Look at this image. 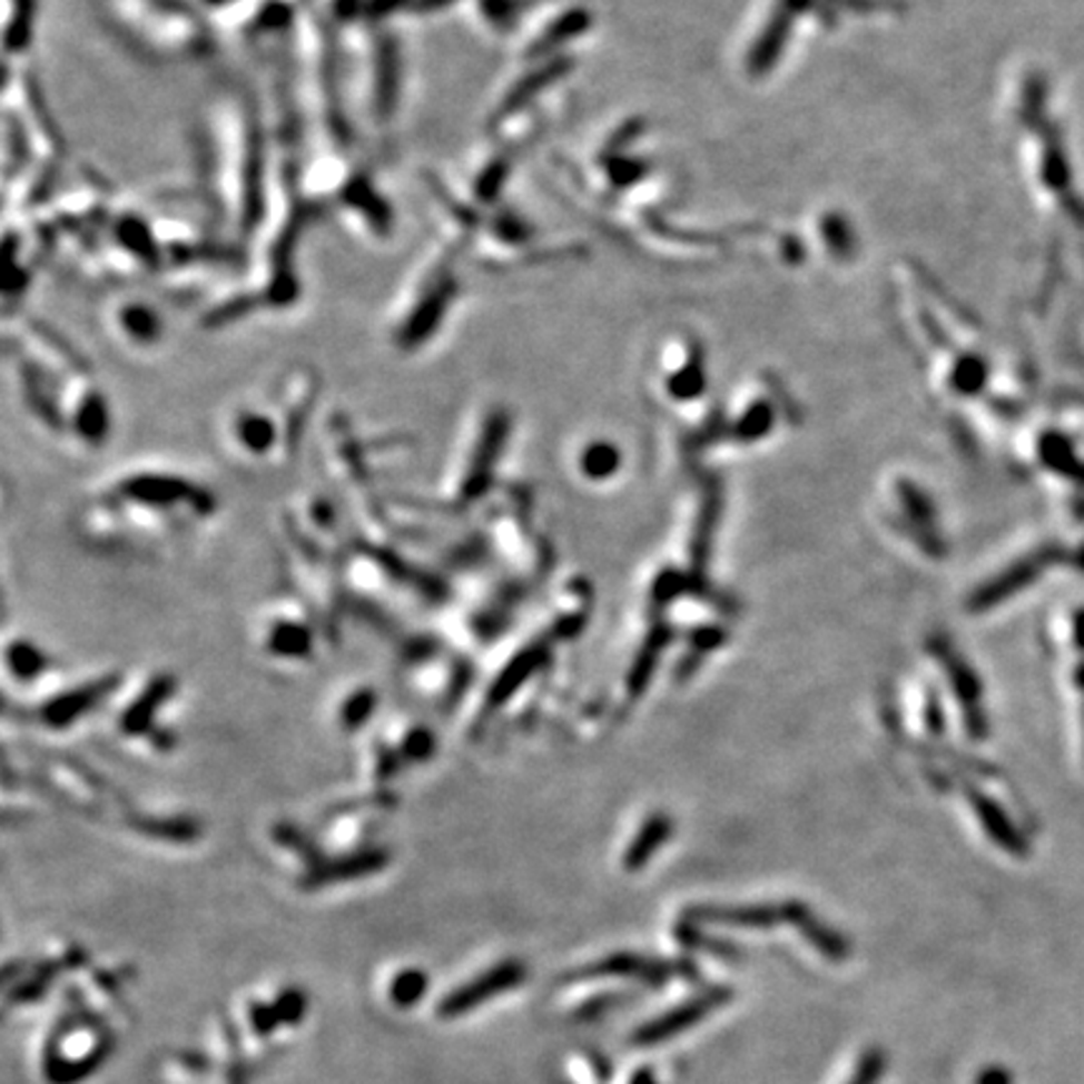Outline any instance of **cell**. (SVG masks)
Segmentation results:
<instances>
[{
  "instance_id": "cell-1",
  "label": "cell",
  "mask_w": 1084,
  "mask_h": 1084,
  "mask_svg": "<svg viewBox=\"0 0 1084 1084\" xmlns=\"http://www.w3.org/2000/svg\"><path fill=\"white\" fill-rule=\"evenodd\" d=\"M266 106L252 86H226L196 136V199L216 229L246 252L269 199L274 151Z\"/></svg>"
},
{
  "instance_id": "cell-2",
  "label": "cell",
  "mask_w": 1084,
  "mask_h": 1084,
  "mask_svg": "<svg viewBox=\"0 0 1084 1084\" xmlns=\"http://www.w3.org/2000/svg\"><path fill=\"white\" fill-rule=\"evenodd\" d=\"M302 164L299 154L274 149L266 211L246 249L249 269L242 279L264 312L292 309L302 299V244L312 226L324 219L302 191Z\"/></svg>"
},
{
  "instance_id": "cell-3",
  "label": "cell",
  "mask_w": 1084,
  "mask_h": 1084,
  "mask_svg": "<svg viewBox=\"0 0 1084 1084\" xmlns=\"http://www.w3.org/2000/svg\"><path fill=\"white\" fill-rule=\"evenodd\" d=\"M289 76L304 126L317 134L327 151L352 154L357 124L344 88L339 33L317 8L304 11L287 41Z\"/></svg>"
},
{
  "instance_id": "cell-4",
  "label": "cell",
  "mask_w": 1084,
  "mask_h": 1084,
  "mask_svg": "<svg viewBox=\"0 0 1084 1084\" xmlns=\"http://www.w3.org/2000/svg\"><path fill=\"white\" fill-rule=\"evenodd\" d=\"M104 26L146 63H201L216 53V36L191 0H106Z\"/></svg>"
},
{
  "instance_id": "cell-5",
  "label": "cell",
  "mask_w": 1084,
  "mask_h": 1084,
  "mask_svg": "<svg viewBox=\"0 0 1084 1084\" xmlns=\"http://www.w3.org/2000/svg\"><path fill=\"white\" fill-rule=\"evenodd\" d=\"M465 252V246L440 236L410 269L387 317V339L400 354L425 349L445 327L462 297L460 264Z\"/></svg>"
},
{
  "instance_id": "cell-6",
  "label": "cell",
  "mask_w": 1084,
  "mask_h": 1084,
  "mask_svg": "<svg viewBox=\"0 0 1084 1084\" xmlns=\"http://www.w3.org/2000/svg\"><path fill=\"white\" fill-rule=\"evenodd\" d=\"M302 191L322 216H342L349 229L367 242L387 244L397 224L390 196L367 169L347 151H319L302 164Z\"/></svg>"
},
{
  "instance_id": "cell-7",
  "label": "cell",
  "mask_w": 1084,
  "mask_h": 1084,
  "mask_svg": "<svg viewBox=\"0 0 1084 1084\" xmlns=\"http://www.w3.org/2000/svg\"><path fill=\"white\" fill-rule=\"evenodd\" d=\"M344 88L357 104L364 124L374 131H387L397 121L407 58L400 33L390 26H362L339 33Z\"/></svg>"
},
{
  "instance_id": "cell-8",
  "label": "cell",
  "mask_w": 1084,
  "mask_h": 1084,
  "mask_svg": "<svg viewBox=\"0 0 1084 1084\" xmlns=\"http://www.w3.org/2000/svg\"><path fill=\"white\" fill-rule=\"evenodd\" d=\"M3 111L18 118L28 141L33 146L36 161L63 166L66 139L61 126L48 104L46 91L31 66L21 61H6L3 73Z\"/></svg>"
},
{
  "instance_id": "cell-9",
  "label": "cell",
  "mask_w": 1084,
  "mask_h": 1084,
  "mask_svg": "<svg viewBox=\"0 0 1084 1084\" xmlns=\"http://www.w3.org/2000/svg\"><path fill=\"white\" fill-rule=\"evenodd\" d=\"M3 339L16 344V347L23 349L28 357L41 362L43 367H48L63 380L73 377V374L91 372V364H88L86 354L78 349L61 329H56L53 324H48L46 319L33 317V314H26L21 309L13 314H6Z\"/></svg>"
},
{
  "instance_id": "cell-10",
  "label": "cell",
  "mask_w": 1084,
  "mask_h": 1084,
  "mask_svg": "<svg viewBox=\"0 0 1084 1084\" xmlns=\"http://www.w3.org/2000/svg\"><path fill=\"white\" fill-rule=\"evenodd\" d=\"M322 392V377L312 364H294L284 372L274 394V417H277L282 435V457L292 460L309 427L312 412L317 407Z\"/></svg>"
},
{
  "instance_id": "cell-11",
  "label": "cell",
  "mask_w": 1084,
  "mask_h": 1084,
  "mask_svg": "<svg viewBox=\"0 0 1084 1084\" xmlns=\"http://www.w3.org/2000/svg\"><path fill=\"white\" fill-rule=\"evenodd\" d=\"M63 432H71L86 447H104L111 432V407L106 392L98 387L93 372L73 374L61 390Z\"/></svg>"
},
{
  "instance_id": "cell-12",
  "label": "cell",
  "mask_w": 1084,
  "mask_h": 1084,
  "mask_svg": "<svg viewBox=\"0 0 1084 1084\" xmlns=\"http://www.w3.org/2000/svg\"><path fill=\"white\" fill-rule=\"evenodd\" d=\"M570 68H573V58L570 56H555V58H548V61H532L525 71L518 73L505 88H502L500 96L495 98V104L490 106V111L485 116V134L492 131V128H497L502 121H507V118L532 108V104H535L542 93L550 91L560 78H565Z\"/></svg>"
},
{
  "instance_id": "cell-13",
  "label": "cell",
  "mask_w": 1084,
  "mask_h": 1084,
  "mask_svg": "<svg viewBox=\"0 0 1084 1084\" xmlns=\"http://www.w3.org/2000/svg\"><path fill=\"white\" fill-rule=\"evenodd\" d=\"M106 239L128 256H134L149 272L151 279L164 272L154 216L144 209V201L116 199L111 219L106 224Z\"/></svg>"
},
{
  "instance_id": "cell-14",
  "label": "cell",
  "mask_w": 1084,
  "mask_h": 1084,
  "mask_svg": "<svg viewBox=\"0 0 1084 1084\" xmlns=\"http://www.w3.org/2000/svg\"><path fill=\"white\" fill-rule=\"evenodd\" d=\"M106 324L116 342L134 352L156 349L166 334L161 309L136 294H121L108 304Z\"/></svg>"
},
{
  "instance_id": "cell-15",
  "label": "cell",
  "mask_w": 1084,
  "mask_h": 1084,
  "mask_svg": "<svg viewBox=\"0 0 1084 1084\" xmlns=\"http://www.w3.org/2000/svg\"><path fill=\"white\" fill-rule=\"evenodd\" d=\"M226 437L246 460H262L269 455L282 457L279 425L269 407H259V404L234 407L226 417Z\"/></svg>"
},
{
  "instance_id": "cell-16",
  "label": "cell",
  "mask_w": 1084,
  "mask_h": 1084,
  "mask_svg": "<svg viewBox=\"0 0 1084 1084\" xmlns=\"http://www.w3.org/2000/svg\"><path fill=\"white\" fill-rule=\"evenodd\" d=\"M518 151L507 149V146L490 141V146L482 151L475 161H472L467 171V181L462 189L467 191V196L482 209H492V206L502 204V194H505V186L515 169Z\"/></svg>"
},
{
  "instance_id": "cell-17",
  "label": "cell",
  "mask_w": 1084,
  "mask_h": 1084,
  "mask_svg": "<svg viewBox=\"0 0 1084 1084\" xmlns=\"http://www.w3.org/2000/svg\"><path fill=\"white\" fill-rule=\"evenodd\" d=\"M731 997H733V992L728 987L706 989L703 994H698V997H693L691 1002H686V1004H681V1007H676V1009H670L668 1014H663V1017H658L650 1024H646V1027H640L633 1034V1044L635 1047H653V1044H658V1042L676 1037V1034L691 1029L696 1022H701L703 1017H708V1014H711L713 1009L723 1007V1004Z\"/></svg>"
},
{
  "instance_id": "cell-18",
  "label": "cell",
  "mask_w": 1084,
  "mask_h": 1084,
  "mask_svg": "<svg viewBox=\"0 0 1084 1084\" xmlns=\"http://www.w3.org/2000/svg\"><path fill=\"white\" fill-rule=\"evenodd\" d=\"M590 26V16L580 8H570V11L560 13L550 21L542 23L535 33H532L525 46L520 48V56L525 63L532 61H548V58H555L563 51L565 43L573 41L575 36L585 33Z\"/></svg>"
},
{
  "instance_id": "cell-19",
  "label": "cell",
  "mask_w": 1084,
  "mask_h": 1084,
  "mask_svg": "<svg viewBox=\"0 0 1084 1084\" xmlns=\"http://www.w3.org/2000/svg\"><path fill=\"white\" fill-rule=\"evenodd\" d=\"M811 6L814 0H778L776 11L771 16V23L766 26V31L761 33V38H758V43L751 51V61H748V66H751L753 73H766L768 68L776 63V58L784 51L788 33H791L794 18L798 13H806Z\"/></svg>"
},
{
  "instance_id": "cell-20",
  "label": "cell",
  "mask_w": 1084,
  "mask_h": 1084,
  "mask_svg": "<svg viewBox=\"0 0 1084 1084\" xmlns=\"http://www.w3.org/2000/svg\"><path fill=\"white\" fill-rule=\"evenodd\" d=\"M41 0H3V53L6 61H21L36 38Z\"/></svg>"
},
{
  "instance_id": "cell-21",
  "label": "cell",
  "mask_w": 1084,
  "mask_h": 1084,
  "mask_svg": "<svg viewBox=\"0 0 1084 1084\" xmlns=\"http://www.w3.org/2000/svg\"><path fill=\"white\" fill-rule=\"evenodd\" d=\"M638 977L646 979L650 987H660L670 977V967L660 962H650L643 957H635V954H615V957L603 959L593 964V967L580 969L575 974V979H593V977Z\"/></svg>"
},
{
  "instance_id": "cell-22",
  "label": "cell",
  "mask_w": 1084,
  "mask_h": 1084,
  "mask_svg": "<svg viewBox=\"0 0 1084 1084\" xmlns=\"http://www.w3.org/2000/svg\"><path fill=\"white\" fill-rule=\"evenodd\" d=\"M788 924H796L798 929L806 934V939L811 942L816 949L824 954V957H829L834 962H841V959L849 957V952H851L849 942H846L844 936H839L836 932L826 929L821 922H816L806 906L788 904Z\"/></svg>"
},
{
  "instance_id": "cell-23",
  "label": "cell",
  "mask_w": 1084,
  "mask_h": 1084,
  "mask_svg": "<svg viewBox=\"0 0 1084 1084\" xmlns=\"http://www.w3.org/2000/svg\"><path fill=\"white\" fill-rule=\"evenodd\" d=\"M538 3L540 0H475V16L487 31L510 33Z\"/></svg>"
},
{
  "instance_id": "cell-24",
  "label": "cell",
  "mask_w": 1084,
  "mask_h": 1084,
  "mask_svg": "<svg viewBox=\"0 0 1084 1084\" xmlns=\"http://www.w3.org/2000/svg\"><path fill=\"white\" fill-rule=\"evenodd\" d=\"M412 0H364V26H390L392 18L407 16Z\"/></svg>"
},
{
  "instance_id": "cell-25",
  "label": "cell",
  "mask_w": 1084,
  "mask_h": 1084,
  "mask_svg": "<svg viewBox=\"0 0 1084 1084\" xmlns=\"http://www.w3.org/2000/svg\"><path fill=\"white\" fill-rule=\"evenodd\" d=\"M886 1072V1054L881 1049H866L851 1074L849 1084H876Z\"/></svg>"
},
{
  "instance_id": "cell-26",
  "label": "cell",
  "mask_w": 1084,
  "mask_h": 1084,
  "mask_svg": "<svg viewBox=\"0 0 1084 1084\" xmlns=\"http://www.w3.org/2000/svg\"><path fill=\"white\" fill-rule=\"evenodd\" d=\"M821 231L826 234V239H829L834 254L849 256L854 252V234L841 216H829V219L821 224Z\"/></svg>"
},
{
  "instance_id": "cell-27",
  "label": "cell",
  "mask_w": 1084,
  "mask_h": 1084,
  "mask_svg": "<svg viewBox=\"0 0 1084 1084\" xmlns=\"http://www.w3.org/2000/svg\"><path fill=\"white\" fill-rule=\"evenodd\" d=\"M583 465H585V470L590 472V475H595V477L608 475V472L615 470L618 455H615L613 447H608V445H593V447H590L585 452Z\"/></svg>"
},
{
  "instance_id": "cell-28",
  "label": "cell",
  "mask_w": 1084,
  "mask_h": 1084,
  "mask_svg": "<svg viewBox=\"0 0 1084 1084\" xmlns=\"http://www.w3.org/2000/svg\"><path fill=\"white\" fill-rule=\"evenodd\" d=\"M660 836H666V824L663 826H660V824L650 826V829L646 831V836H640L638 844L633 846V851L628 854V866H630V869H638V866L648 859L650 851L656 849V841H660Z\"/></svg>"
},
{
  "instance_id": "cell-29",
  "label": "cell",
  "mask_w": 1084,
  "mask_h": 1084,
  "mask_svg": "<svg viewBox=\"0 0 1084 1084\" xmlns=\"http://www.w3.org/2000/svg\"><path fill=\"white\" fill-rule=\"evenodd\" d=\"M462 0H412L407 8V16H440L460 6Z\"/></svg>"
},
{
  "instance_id": "cell-30",
  "label": "cell",
  "mask_w": 1084,
  "mask_h": 1084,
  "mask_svg": "<svg viewBox=\"0 0 1084 1084\" xmlns=\"http://www.w3.org/2000/svg\"><path fill=\"white\" fill-rule=\"evenodd\" d=\"M204 11H214V13H224L226 8H231L236 0H196Z\"/></svg>"
},
{
  "instance_id": "cell-31",
  "label": "cell",
  "mask_w": 1084,
  "mask_h": 1084,
  "mask_svg": "<svg viewBox=\"0 0 1084 1084\" xmlns=\"http://www.w3.org/2000/svg\"><path fill=\"white\" fill-rule=\"evenodd\" d=\"M977 1084H1007V1074H1002L997 1070H989V1072H982L979 1074V1080Z\"/></svg>"
},
{
  "instance_id": "cell-32",
  "label": "cell",
  "mask_w": 1084,
  "mask_h": 1084,
  "mask_svg": "<svg viewBox=\"0 0 1084 1084\" xmlns=\"http://www.w3.org/2000/svg\"><path fill=\"white\" fill-rule=\"evenodd\" d=\"M630 1084H658V1080L656 1074L646 1067V1070H638L633 1077H630Z\"/></svg>"
}]
</instances>
